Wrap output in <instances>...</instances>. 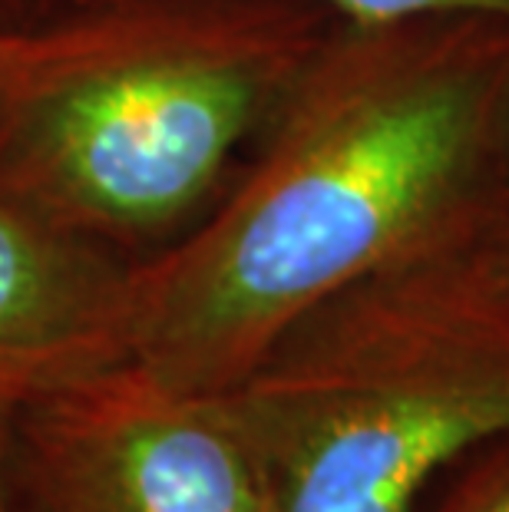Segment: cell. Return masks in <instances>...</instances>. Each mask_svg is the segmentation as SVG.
Returning a JSON list of instances; mask_svg holds the SVG:
<instances>
[{
	"instance_id": "cell-1",
	"label": "cell",
	"mask_w": 509,
	"mask_h": 512,
	"mask_svg": "<svg viewBox=\"0 0 509 512\" xmlns=\"http://www.w3.org/2000/svg\"><path fill=\"white\" fill-rule=\"evenodd\" d=\"M506 172V14L344 17L222 202L136 268L129 364L225 394L308 308L473 219Z\"/></svg>"
},
{
	"instance_id": "cell-2",
	"label": "cell",
	"mask_w": 509,
	"mask_h": 512,
	"mask_svg": "<svg viewBox=\"0 0 509 512\" xmlns=\"http://www.w3.org/2000/svg\"><path fill=\"white\" fill-rule=\"evenodd\" d=\"M341 20L328 0H37L0 185L146 265L222 202Z\"/></svg>"
},
{
	"instance_id": "cell-3",
	"label": "cell",
	"mask_w": 509,
	"mask_h": 512,
	"mask_svg": "<svg viewBox=\"0 0 509 512\" xmlns=\"http://www.w3.org/2000/svg\"><path fill=\"white\" fill-rule=\"evenodd\" d=\"M483 209L308 308L219 394L272 512H414L509 437V258Z\"/></svg>"
},
{
	"instance_id": "cell-4",
	"label": "cell",
	"mask_w": 509,
	"mask_h": 512,
	"mask_svg": "<svg viewBox=\"0 0 509 512\" xmlns=\"http://www.w3.org/2000/svg\"><path fill=\"white\" fill-rule=\"evenodd\" d=\"M0 499L4 512H272L225 403L129 361L7 410Z\"/></svg>"
},
{
	"instance_id": "cell-5",
	"label": "cell",
	"mask_w": 509,
	"mask_h": 512,
	"mask_svg": "<svg viewBox=\"0 0 509 512\" xmlns=\"http://www.w3.org/2000/svg\"><path fill=\"white\" fill-rule=\"evenodd\" d=\"M136 268L0 185V407L129 361Z\"/></svg>"
},
{
	"instance_id": "cell-6",
	"label": "cell",
	"mask_w": 509,
	"mask_h": 512,
	"mask_svg": "<svg viewBox=\"0 0 509 512\" xmlns=\"http://www.w3.org/2000/svg\"><path fill=\"white\" fill-rule=\"evenodd\" d=\"M467 476L447 496L440 512H509V437L473 453Z\"/></svg>"
},
{
	"instance_id": "cell-7",
	"label": "cell",
	"mask_w": 509,
	"mask_h": 512,
	"mask_svg": "<svg viewBox=\"0 0 509 512\" xmlns=\"http://www.w3.org/2000/svg\"><path fill=\"white\" fill-rule=\"evenodd\" d=\"M348 20H391L414 14H443V10H486V14H506L509 0H328Z\"/></svg>"
},
{
	"instance_id": "cell-8",
	"label": "cell",
	"mask_w": 509,
	"mask_h": 512,
	"mask_svg": "<svg viewBox=\"0 0 509 512\" xmlns=\"http://www.w3.org/2000/svg\"><path fill=\"white\" fill-rule=\"evenodd\" d=\"M37 0H0V113H4L10 70H14L17 43L24 37L27 20L34 14Z\"/></svg>"
},
{
	"instance_id": "cell-9",
	"label": "cell",
	"mask_w": 509,
	"mask_h": 512,
	"mask_svg": "<svg viewBox=\"0 0 509 512\" xmlns=\"http://www.w3.org/2000/svg\"><path fill=\"white\" fill-rule=\"evenodd\" d=\"M483 225H486V232L493 235V242L500 245L506 252V258H509V172L503 176V182L496 185L490 202H486Z\"/></svg>"
},
{
	"instance_id": "cell-10",
	"label": "cell",
	"mask_w": 509,
	"mask_h": 512,
	"mask_svg": "<svg viewBox=\"0 0 509 512\" xmlns=\"http://www.w3.org/2000/svg\"><path fill=\"white\" fill-rule=\"evenodd\" d=\"M10 407H0V433H4V417H7ZM0 512H4V499H0Z\"/></svg>"
}]
</instances>
